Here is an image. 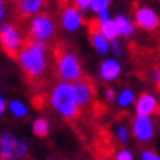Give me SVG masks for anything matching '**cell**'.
Wrapping results in <instances>:
<instances>
[{"label":"cell","mask_w":160,"mask_h":160,"mask_svg":"<svg viewBox=\"0 0 160 160\" xmlns=\"http://www.w3.org/2000/svg\"><path fill=\"white\" fill-rule=\"evenodd\" d=\"M134 24L144 31H156L160 25V16L150 6H138L134 12Z\"/></svg>","instance_id":"cell-7"},{"label":"cell","mask_w":160,"mask_h":160,"mask_svg":"<svg viewBox=\"0 0 160 160\" xmlns=\"http://www.w3.org/2000/svg\"><path fill=\"white\" fill-rule=\"evenodd\" d=\"M73 2V6H77L79 10H88V5H90V2L91 0H72Z\"/></svg>","instance_id":"cell-26"},{"label":"cell","mask_w":160,"mask_h":160,"mask_svg":"<svg viewBox=\"0 0 160 160\" xmlns=\"http://www.w3.org/2000/svg\"><path fill=\"white\" fill-rule=\"evenodd\" d=\"M115 134H116V138L121 144H128V142H129V138H131V129H129V126L128 125H125V123L118 125Z\"/></svg>","instance_id":"cell-20"},{"label":"cell","mask_w":160,"mask_h":160,"mask_svg":"<svg viewBox=\"0 0 160 160\" xmlns=\"http://www.w3.org/2000/svg\"><path fill=\"white\" fill-rule=\"evenodd\" d=\"M16 141H18V138L12 132H3L0 135V159L13 160Z\"/></svg>","instance_id":"cell-12"},{"label":"cell","mask_w":160,"mask_h":160,"mask_svg":"<svg viewBox=\"0 0 160 160\" xmlns=\"http://www.w3.org/2000/svg\"><path fill=\"white\" fill-rule=\"evenodd\" d=\"M140 159L141 160H160V154L156 150L151 148H144L140 153Z\"/></svg>","instance_id":"cell-24"},{"label":"cell","mask_w":160,"mask_h":160,"mask_svg":"<svg viewBox=\"0 0 160 160\" xmlns=\"http://www.w3.org/2000/svg\"><path fill=\"white\" fill-rule=\"evenodd\" d=\"M32 132H34L35 137L38 138H44V137L49 135L50 132V122L47 118H35L34 122H32Z\"/></svg>","instance_id":"cell-19"},{"label":"cell","mask_w":160,"mask_h":160,"mask_svg":"<svg viewBox=\"0 0 160 160\" xmlns=\"http://www.w3.org/2000/svg\"><path fill=\"white\" fill-rule=\"evenodd\" d=\"M28 151H29L28 144H27V142H25L24 140L18 138V141H16V147H15V156H13V160L25 159V157L28 156Z\"/></svg>","instance_id":"cell-22"},{"label":"cell","mask_w":160,"mask_h":160,"mask_svg":"<svg viewBox=\"0 0 160 160\" xmlns=\"http://www.w3.org/2000/svg\"><path fill=\"white\" fill-rule=\"evenodd\" d=\"M97 16V22L98 21H103V19H107V18H110L112 16V12H110V9H104V10H100L98 13H96Z\"/></svg>","instance_id":"cell-28"},{"label":"cell","mask_w":160,"mask_h":160,"mask_svg":"<svg viewBox=\"0 0 160 160\" xmlns=\"http://www.w3.org/2000/svg\"><path fill=\"white\" fill-rule=\"evenodd\" d=\"M134 110L135 115H144V116H154L159 112V98L154 92L144 91L135 97L134 102Z\"/></svg>","instance_id":"cell-8"},{"label":"cell","mask_w":160,"mask_h":160,"mask_svg":"<svg viewBox=\"0 0 160 160\" xmlns=\"http://www.w3.org/2000/svg\"><path fill=\"white\" fill-rule=\"evenodd\" d=\"M18 3L22 16H34L43 10L46 0H18Z\"/></svg>","instance_id":"cell-15"},{"label":"cell","mask_w":160,"mask_h":160,"mask_svg":"<svg viewBox=\"0 0 160 160\" xmlns=\"http://www.w3.org/2000/svg\"><path fill=\"white\" fill-rule=\"evenodd\" d=\"M97 29L102 32L107 40H115V38H119V32H118V27H116V22L113 19V16L107 18V19H103V21H98L97 22Z\"/></svg>","instance_id":"cell-17"},{"label":"cell","mask_w":160,"mask_h":160,"mask_svg":"<svg viewBox=\"0 0 160 160\" xmlns=\"http://www.w3.org/2000/svg\"><path fill=\"white\" fill-rule=\"evenodd\" d=\"M113 19L116 22V27H118V32H119V37L122 38H129L132 35L135 34V24L134 21L125 13H118L116 16H113Z\"/></svg>","instance_id":"cell-13"},{"label":"cell","mask_w":160,"mask_h":160,"mask_svg":"<svg viewBox=\"0 0 160 160\" xmlns=\"http://www.w3.org/2000/svg\"><path fill=\"white\" fill-rule=\"evenodd\" d=\"M116 160H134V153H132L129 148H122L116 153L115 156Z\"/></svg>","instance_id":"cell-25"},{"label":"cell","mask_w":160,"mask_h":160,"mask_svg":"<svg viewBox=\"0 0 160 160\" xmlns=\"http://www.w3.org/2000/svg\"><path fill=\"white\" fill-rule=\"evenodd\" d=\"M6 112H9L15 119H25L29 115V107L27 103L19 100V98H13L8 103Z\"/></svg>","instance_id":"cell-16"},{"label":"cell","mask_w":160,"mask_h":160,"mask_svg":"<svg viewBox=\"0 0 160 160\" xmlns=\"http://www.w3.org/2000/svg\"><path fill=\"white\" fill-rule=\"evenodd\" d=\"M85 24L82 10H79L77 6H68L62 10L60 15V25L68 32H77Z\"/></svg>","instance_id":"cell-9"},{"label":"cell","mask_w":160,"mask_h":160,"mask_svg":"<svg viewBox=\"0 0 160 160\" xmlns=\"http://www.w3.org/2000/svg\"><path fill=\"white\" fill-rule=\"evenodd\" d=\"M12 2H18V0H12Z\"/></svg>","instance_id":"cell-33"},{"label":"cell","mask_w":160,"mask_h":160,"mask_svg":"<svg viewBox=\"0 0 160 160\" xmlns=\"http://www.w3.org/2000/svg\"><path fill=\"white\" fill-rule=\"evenodd\" d=\"M50 106L58 112L63 119H75L79 113L81 107L78 106L77 100L73 97L71 82L60 81L54 85L50 92Z\"/></svg>","instance_id":"cell-2"},{"label":"cell","mask_w":160,"mask_h":160,"mask_svg":"<svg viewBox=\"0 0 160 160\" xmlns=\"http://www.w3.org/2000/svg\"><path fill=\"white\" fill-rule=\"evenodd\" d=\"M6 106H8V102H6V98L0 94V118L5 115V112H6Z\"/></svg>","instance_id":"cell-30"},{"label":"cell","mask_w":160,"mask_h":160,"mask_svg":"<svg viewBox=\"0 0 160 160\" xmlns=\"http://www.w3.org/2000/svg\"><path fill=\"white\" fill-rule=\"evenodd\" d=\"M5 2H6V0H0V3H5Z\"/></svg>","instance_id":"cell-32"},{"label":"cell","mask_w":160,"mask_h":160,"mask_svg":"<svg viewBox=\"0 0 160 160\" xmlns=\"http://www.w3.org/2000/svg\"><path fill=\"white\" fill-rule=\"evenodd\" d=\"M29 34L34 40L49 43L56 34V24H54L53 18L41 12L34 15L29 22Z\"/></svg>","instance_id":"cell-5"},{"label":"cell","mask_w":160,"mask_h":160,"mask_svg":"<svg viewBox=\"0 0 160 160\" xmlns=\"http://www.w3.org/2000/svg\"><path fill=\"white\" fill-rule=\"evenodd\" d=\"M129 129H131V135H134V138L138 142L147 144L156 135V122L153 119V116L137 115L132 119V123Z\"/></svg>","instance_id":"cell-6"},{"label":"cell","mask_w":160,"mask_h":160,"mask_svg":"<svg viewBox=\"0 0 160 160\" xmlns=\"http://www.w3.org/2000/svg\"><path fill=\"white\" fill-rule=\"evenodd\" d=\"M109 52L115 54V56H121L123 53V46H122V41L119 38H115V40H110V44H109Z\"/></svg>","instance_id":"cell-23"},{"label":"cell","mask_w":160,"mask_h":160,"mask_svg":"<svg viewBox=\"0 0 160 160\" xmlns=\"http://www.w3.org/2000/svg\"><path fill=\"white\" fill-rule=\"evenodd\" d=\"M122 63L116 56H109L103 59L98 65V75L104 82H113L122 75Z\"/></svg>","instance_id":"cell-10"},{"label":"cell","mask_w":160,"mask_h":160,"mask_svg":"<svg viewBox=\"0 0 160 160\" xmlns=\"http://www.w3.org/2000/svg\"><path fill=\"white\" fill-rule=\"evenodd\" d=\"M15 58L19 63V68L27 77L31 79H38L44 75L49 66L47 43L32 38L29 43L21 47Z\"/></svg>","instance_id":"cell-1"},{"label":"cell","mask_w":160,"mask_h":160,"mask_svg":"<svg viewBox=\"0 0 160 160\" xmlns=\"http://www.w3.org/2000/svg\"><path fill=\"white\" fill-rule=\"evenodd\" d=\"M135 97H137L135 91L129 87H125L122 88L119 92H116L115 102H116L118 107H121V109H129V107H132L134 102H135Z\"/></svg>","instance_id":"cell-18"},{"label":"cell","mask_w":160,"mask_h":160,"mask_svg":"<svg viewBox=\"0 0 160 160\" xmlns=\"http://www.w3.org/2000/svg\"><path fill=\"white\" fill-rule=\"evenodd\" d=\"M151 79H153V82H154L156 85H159V82H160V69L159 68L153 69V72H151Z\"/></svg>","instance_id":"cell-29"},{"label":"cell","mask_w":160,"mask_h":160,"mask_svg":"<svg viewBox=\"0 0 160 160\" xmlns=\"http://www.w3.org/2000/svg\"><path fill=\"white\" fill-rule=\"evenodd\" d=\"M71 87H72L73 97H75V100H77L79 107L88 106V104L91 103L94 92H92L91 84L88 82V81H85V79L81 78V79H77V81L71 82Z\"/></svg>","instance_id":"cell-11"},{"label":"cell","mask_w":160,"mask_h":160,"mask_svg":"<svg viewBox=\"0 0 160 160\" xmlns=\"http://www.w3.org/2000/svg\"><path fill=\"white\" fill-rule=\"evenodd\" d=\"M0 46L5 53L15 58L19 49L24 46V34L10 22H0Z\"/></svg>","instance_id":"cell-4"},{"label":"cell","mask_w":160,"mask_h":160,"mask_svg":"<svg viewBox=\"0 0 160 160\" xmlns=\"http://www.w3.org/2000/svg\"><path fill=\"white\" fill-rule=\"evenodd\" d=\"M104 98H106L107 102H115V98H116V91L113 90V88H107L106 91H104Z\"/></svg>","instance_id":"cell-27"},{"label":"cell","mask_w":160,"mask_h":160,"mask_svg":"<svg viewBox=\"0 0 160 160\" xmlns=\"http://www.w3.org/2000/svg\"><path fill=\"white\" fill-rule=\"evenodd\" d=\"M110 5H112V0H91L90 5H88V10L96 15L100 10L110 9Z\"/></svg>","instance_id":"cell-21"},{"label":"cell","mask_w":160,"mask_h":160,"mask_svg":"<svg viewBox=\"0 0 160 160\" xmlns=\"http://www.w3.org/2000/svg\"><path fill=\"white\" fill-rule=\"evenodd\" d=\"M58 75L62 81L73 82L77 79H81L84 75L82 63L75 53L72 52H62L58 56Z\"/></svg>","instance_id":"cell-3"},{"label":"cell","mask_w":160,"mask_h":160,"mask_svg":"<svg viewBox=\"0 0 160 160\" xmlns=\"http://www.w3.org/2000/svg\"><path fill=\"white\" fill-rule=\"evenodd\" d=\"M6 16V8H5V3H0V22L5 19Z\"/></svg>","instance_id":"cell-31"},{"label":"cell","mask_w":160,"mask_h":160,"mask_svg":"<svg viewBox=\"0 0 160 160\" xmlns=\"http://www.w3.org/2000/svg\"><path fill=\"white\" fill-rule=\"evenodd\" d=\"M90 43H91L92 49L96 50V53H98L100 56H106L109 53L110 40H107L97 28L92 29L91 32H90Z\"/></svg>","instance_id":"cell-14"}]
</instances>
